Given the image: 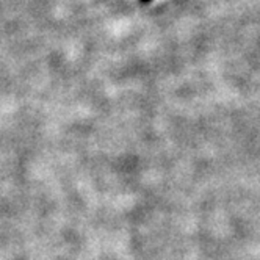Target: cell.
Here are the masks:
<instances>
[{"instance_id": "6da1fadb", "label": "cell", "mask_w": 260, "mask_h": 260, "mask_svg": "<svg viewBox=\"0 0 260 260\" xmlns=\"http://www.w3.org/2000/svg\"><path fill=\"white\" fill-rule=\"evenodd\" d=\"M143 4H149V2H152V0H141Z\"/></svg>"}]
</instances>
